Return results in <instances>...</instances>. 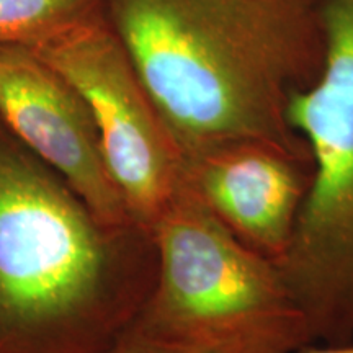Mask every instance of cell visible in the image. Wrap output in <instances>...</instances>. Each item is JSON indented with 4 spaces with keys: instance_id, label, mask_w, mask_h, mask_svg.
<instances>
[{
    "instance_id": "obj_2",
    "label": "cell",
    "mask_w": 353,
    "mask_h": 353,
    "mask_svg": "<svg viewBox=\"0 0 353 353\" xmlns=\"http://www.w3.org/2000/svg\"><path fill=\"white\" fill-rule=\"evenodd\" d=\"M156 275L151 231L97 218L0 118V353H103Z\"/></svg>"
},
{
    "instance_id": "obj_1",
    "label": "cell",
    "mask_w": 353,
    "mask_h": 353,
    "mask_svg": "<svg viewBox=\"0 0 353 353\" xmlns=\"http://www.w3.org/2000/svg\"><path fill=\"white\" fill-rule=\"evenodd\" d=\"M185 154L236 139L309 152L290 99L324 63L321 0H103Z\"/></svg>"
},
{
    "instance_id": "obj_6",
    "label": "cell",
    "mask_w": 353,
    "mask_h": 353,
    "mask_svg": "<svg viewBox=\"0 0 353 353\" xmlns=\"http://www.w3.org/2000/svg\"><path fill=\"white\" fill-rule=\"evenodd\" d=\"M0 118L97 218L113 226L136 223L105 162L90 105L25 44H0Z\"/></svg>"
},
{
    "instance_id": "obj_4",
    "label": "cell",
    "mask_w": 353,
    "mask_h": 353,
    "mask_svg": "<svg viewBox=\"0 0 353 353\" xmlns=\"http://www.w3.org/2000/svg\"><path fill=\"white\" fill-rule=\"evenodd\" d=\"M324 63L294 92L288 118L312 176L296 231L276 263L321 343L353 341V0H321Z\"/></svg>"
},
{
    "instance_id": "obj_10",
    "label": "cell",
    "mask_w": 353,
    "mask_h": 353,
    "mask_svg": "<svg viewBox=\"0 0 353 353\" xmlns=\"http://www.w3.org/2000/svg\"><path fill=\"white\" fill-rule=\"evenodd\" d=\"M294 353H353V341L345 343L309 342Z\"/></svg>"
},
{
    "instance_id": "obj_5",
    "label": "cell",
    "mask_w": 353,
    "mask_h": 353,
    "mask_svg": "<svg viewBox=\"0 0 353 353\" xmlns=\"http://www.w3.org/2000/svg\"><path fill=\"white\" fill-rule=\"evenodd\" d=\"M90 105L105 162L132 219L152 231L185 188V156L103 7L34 44Z\"/></svg>"
},
{
    "instance_id": "obj_9",
    "label": "cell",
    "mask_w": 353,
    "mask_h": 353,
    "mask_svg": "<svg viewBox=\"0 0 353 353\" xmlns=\"http://www.w3.org/2000/svg\"><path fill=\"white\" fill-rule=\"evenodd\" d=\"M103 353H237L216 343L190 341L132 321Z\"/></svg>"
},
{
    "instance_id": "obj_7",
    "label": "cell",
    "mask_w": 353,
    "mask_h": 353,
    "mask_svg": "<svg viewBox=\"0 0 353 353\" xmlns=\"http://www.w3.org/2000/svg\"><path fill=\"white\" fill-rule=\"evenodd\" d=\"M312 176L311 154L236 139L185 154V183L254 252L278 263L293 241Z\"/></svg>"
},
{
    "instance_id": "obj_3",
    "label": "cell",
    "mask_w": 353,
    "mask_h": 353,
    "mask_svg": "<svg viewBox=\"0 0 353 353\" xmlns=\"http://www.w3.org/2000/svg\"><path fill=\"white\" fill-rule=\"evenodd\" d=\"M151 234L157 275L141 324L237 353H294L314 342L276 263L236 239L187 185Z\"/></svg>"
},
{
    "instance_id": "obj_8",
    "label": "cell",
    "mask_w": 353,
    "mask_h": 353,
    "mask_svg": "<svg viewBox=\"0 0 353 353\" xmlns=\"http://www.w3.org/2000/svg\"><path fill=\"white\" fill-rule=\"evenodd\" d=\"M103 0H0V44H34L100 10Z\"/></svg>"
}]
</instances>
